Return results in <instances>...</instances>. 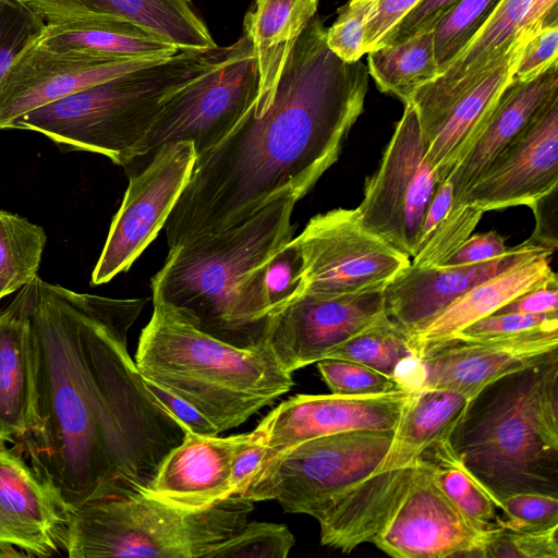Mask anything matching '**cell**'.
Returning <instances> with one entry per match:
<instances>
[{"instance_id":"9a60e30c","label":"cell","mask_w":558,"mask_h":558,"mask_svg":"<svg viewBox=\"0 0 558 558\" xmlns=\"http://www.w3.org/2000/svg\"><path fill=\"white\" fill-rule=\"evenodd\" d=\"M414 392L402 389L372 397H291L255 428L267 445L263 466L286 450L317 437L352 430H396Z\"/></svg>"},{"instance_id":"d590c367","label":"cell","mask_w":558,"mask_h":558,"mask_svg":"<svg viewBox=\"0 0 558 558\" xmlns=\"http://www.w3.org/2000/svg\"><path fill=\"white\" fill-rule=\"evenodd\" d=\"M294 545L287 525L246 522L235 534L206 554L205 558H286Z\"/></svg>"},{"instance_id":"7c38bea8","label":"cell","mask_w":558,"mask_h":558,"mask_svg":"<svg viewBox=\"0 0 558 558\" xmlns=\"http://www.w3.org/2000/svg\"><path fill=\"white\" fill-rule=\"evenodd\" d=\"M197 154L191 142L161 146L130 172L122 204L92 274V286L126 271L156 238L192 174Z\"/></svg>"},{"instance_id":"7402d4cb","label":"cell","mask_w":558,"mask_h":558,"mask_svg":"<svg viewBox=\"0 0 558 558\" xmlns=\"http://www.w3.org/2000/svg\"><path fill=\"white\" fill-rule=\"evenodd\" d=\"M534 34L522 36L504 60L473 87L427 121L418 123L425 157L438 183L448 180L456 166L476 141L501 93L511 82L525 43Z\"/></svg>"},{"instance_id":"83f0119b","label":"cell","mask_w":558,"mask_h":558,"mask_svg":"<svg viewBox=\"0 0 558 558\" xmlns=\"http://www.w3.org/2000/svg\"><path fill=\"white\" fill-rule=\"evenodd\" d=\"M319 0H254L243 21L256 58L258 95L252 107L260 117L270 106L287 60Z\"/></svg>"},{"instance_id":"4dcf8cb0","label":"cell","mask_w":558,"mask_h":558,"mask_svg":"<svg viewBox=\"0 0 558 558\" xmlns=\"http://www.w3.org/2000/svg\"><path fill=\"white\" fill-rule=\"evenodd\" d=\"M367 71L380 92L409 104L418 87L439 75L434 28L368 51Z\"/></svg>"},{"instance_id":"d6986e66","label":"cell","mask_w":558,"mask_h":558,"mask_svg":"<svg viewBox=\"0 0 558 558\" xmlns=\"http://www.w3.org/2000/svg\"><path fill=\"white\" fill-rule=\"evenodd\" d=\"M558 185V97L492 161L460 202L482 211L531 202Z\"/></svg>"},{"instance_id":"44dd1931","label":"cell","mask_w":558,"mask_h":558,"mask_svg":"<svg viewBox=\"0 0 558 558\" xmlns=\"http://www.w3.org/2000/svg\"><path fill=\"white\" fill-rule=\"evenodd\" d=\"M0 440V543L29 557L65 551L70 511L15 447Z\"/></svg>"},{"instance_id":"484cf974","label":"cell","mask_w":558,"mask_h":558,"mask_svg":"<svg viewBox=\"0 0 558 558\" xmlns=\"http://www.w3.org/2000/svg\"><path fill=\"white\" fill-rule=\"evenodd\" d=\"M34 10L45 22L85 15L120 17L150 31L179 49L219 47L192 0H40Z\"/></svg>"},{"instance_id":"e0dca14e","label":"cell","mask_w":558,"mask_h":558,"mask_svg":"<svg viewBox=\"0 0 558 558\" xmlns=\"http://www.w3.org/2000/svg\"><path fill=\"white\" fill-rule=\"evenodd\" d=\"M551 25H558L557 0H502L450 66L414 92L410 104L418 123L473 87L522 36Z\"/></svg>"},{"instance_id":"3957f363","label":"cell","mask_w":558,"mask_h":558,"mask_svg":"<svg viewBox=\"0 0 558 558\" xmlns=\"http://www.w3.org/2000/svg\"><path fill=\"white\" fill-rule=\"evenodd\" d=\"M448 440L497 502L518 493L558 497V352L485 386Z\"/></svg>"},{"instance_id":"7a4b0ae2","label":"cell","mask_w":558,"mask_h":558,"mask_svg":"<svg viewBox=\"0 0 558 558\" xmlns=\"http://www.w3.org/2000/svg\"><path fill=\"white\" fill-rule=\"evenodd\" d=\"M326 31L315 15L269 108L256 117L253 105L218 145L197 156L165 223L169 248L238 226L286 193L299 202L338 160L363 111L369 74L361 60L336 56Z\"/></svg>"},{"instance_id":"f35d334b","label":"cell","mask_w":558,"mask_h":558,"mask_svg":"<svg viewBox=\"0 0 558 558\" xmlns=\"http://www.w3.org/2000/svg\"><path fill=\"white\" fill-rule=\"evenodd\" d=\"M316 363L322 378L335 395L372 397L404 389L396 379L356 362L323 359Z\"/></svg>"},{"instance_id":"9c48e42d","label":"cell","mask_w":558,"mask_h":558,"mask_svg":"<svg viewBox=\"0 0 558 558\" xmlns=\"http://www.w3.org/2000/svg\"><path fill=\"white\" fill-rule=\"evenodd\" d=\"M396 430H352L299 444L266 463L242 497L277 500L286 512L315 517L376 471Z\"/></svg>"},{"instance_id":"30bf717a","label":"cell","mask_w":558,"mask_h":558,"mask_svg":"<svg viewBox=\"0 0 558 558\" xmlns=\"http://www.w3.org/2000/svg\"><path fill=\"white\" fill-rule=\"evenodd\" d=\"M437 185V177L425 157L416 111L409 102L379 168L365 182L363 199L355 208L360 222L397 251L413 257Z\"/></svg>"},{"instance_id":"6da1fadb","label":"cell","mask_w":558,"mask_h":558,"mask_svg":"<svg viewBox=\"0 0 558 558\" xmlns=\"http://www.w3.org/2000/svg\"><path fill=\"white\" fill-rule=\"evenodd\" d=\"M35 425L14 445L70 513L102 495L151 494L186 429L147 388L128 333L147 299L33 279Z\"/></svg>"},{"instance_id":"4316f807","label":"cell","mask_w":558,"mask_h":558,"mask_svg":"<svg viewBox=\"0 0 558 558\" xmlns=\"http://www.w3.org/2000/svg\"><path fill=\"white\" fill-rule=\"evenodd\" d=\"M550 256H539L507 269L473 287L424 327L410 336L416 359L450 341L472 323L494 314L523 292L556 272Z\"/></svg>"},{"instance_id":"b9f144b4","label":"cell","mask_w":558,"mask_h":558,"mask_svg":"<svg viewBox=\"0 0 558 558\" xmlns=\"http://www.w3.org/2000/svg\"><path fill=\"white\" fill-rule=\"evenodd\" d=\"M498 526L538 531L558 525V497L541 493H518L499 499Z\"/></svg>"},{"instance_id":"f1b7e54d","label":"cell","mask_w":558,"mask_h":558,"mask_svg":"<svg viewBox=\"0 0 558 558\" xmlns=\"http://www.w3.org/2000/svg\"><path fill=\"white\" fill-rule=\"evenodd\" d=\"M45 23L37 44L50 50L121 59H165L180 50L165 38L120 17L85 15Z\"/></svg>"},{"instance_id":"ee69618b","label":"cell","mask_w":558,"mask_h":558,"mask_svg":"<svg viewBox=\"0 0 558 558\" xmlns=\"http://www.w3.org/2000/svg\"><path fill=\"white\" fill-rule=\"evenodd\" d=\"M558 63V25L545 26L525 43L512 80H529Z\"/></svg>"},{"instance_id":"7bdbcfd3","label":"cell","mask_w":558,"mask_h":558,"mask_svg":"<svg viewBox=\"0 0 558 558\" xmlns=\"http://www.w3.org/2000/svg\"><path fill=\"white\" fill-rule=\"evenodd\" d=\"M543 330H558V314H492L466 326L448 342L504 339Z\"/></svg>"},{"instance_id":"4fadbf2b","label":"cell","mask_w":558,"mask_h":558,"mask_svg":"<svg viewBox=\"0 0 558 558\" xmlns=\"http://www.w3.org/2000/svg\"><path fill=\"white\" fill-rule=\"evenodd\" d=\"M383 290L327 295L301 293L268 317L264 340L290 374L385 316Z\"/></svg>"},{"instance_id":"ba28073f","label":"cell","mask_w":558,"mask_h":558,"mask_svg":"<svg viewBox=\"0 0 558 558\" xmlns=\"http://www.w3.org/2000/svg\"><path fill=\"white\" fill-rule=\"evenodd\" d=\"M257 95L256 58L242 32L220 62L163 100L123 168L141 169L166 144L191 142L197 156L205 154L236 126Z\"/></svg>"},{"instance_id":"c3c4849f","label":"cell","mask_w":558,"mask_h":558,"mask_svg":"<svg viewBox=\"0 0 558 558\" xmlns=\"http://www.w3.org/2000/svg\"><path fill=\"white\" fill-rule=\"evenodd\" d=\"M558 314V279L555 274L538 286L523 292L494 314Z\"/></svg>"},{"instance_id":"e575fe53","label":"cell","mask_w":558,"mask_h":558,"mask_svg":"<svg viewBox=\"0 0 558 558\" xmlns=\"http://www.w3.org/2000/svg\"><path fill=\"white\" fill-rule=\"evenodd\" d=\"M502 0H459L434 26L439 74L461 54Z\"/></svg>"},{"instance_id":"db71d44e","label":"cell","mask_w":558,"mask_h":558,"mask_svg":"<svg viewBox=\"0 0 558 558\" xmlns=\"http://www.w3.org/2000/svg\"><path fill=\"white\" fill-rule=\"evenodd\" d=\"M12 558V557H29L23 550L19 551L14 548L13 545L10 544H1L0 543V558Z\"/></svg>"},{"instance_id":"9f6ffc18","label":"cell","mask_w":558,"mask_h":558,"mask_svg":"<svg viewBox=\"0 0 558 558\" xmlns=\"http://www.w3.org/2000/svg\"><path fill=\"white\" fill-rule=\"evenodd\" d=\"M3 2V0H0V4Z\"/></svg>"},{"instance_id":"ab89813d","label":"cell","mask_w":558,"mask_h":558,"mask_svg":"<svg viewBox=\"0 0 558 558\" xmlns=\"http://www.w3.org/2000/svg\"><path fill=\"white\" fill-rule=\"evenodd\" d=\"M44 19L32 8L12 0L0 4V82L14 59L41 36Z\"/></svg>"},{"instance_id":"1f68e13d","label":"cell","mask_w":558,"mask_h":558,"mask_svg":"<svg viewBox=\"0 0 558 558\" xmlns=\"http://www.w3.org/2000/svg\"><path fill=\"white\" fill-rule=\"evenodd\" d=\"M421 457L441 492L477 530L485 533L498 526L497 500L459 460L448 438L430 445Z\"/></svg>"},{"instance_id":"d4e9b609","label":"cell","mask_w":558,"mask_h":558,"mask_svg":"<svg viewBox=\"0 0 558 558\" xmlns=\"http://www.w3.org/2000/svg\"><path fill=\"white\" fill-rule=\"evenodd\" d=\"M33 291L31 280L0 310V440L14 445L35 425Z\"/></svg>"},{"instance_id":"277c9868","label":"cell","mask_w":558,"mask_h":558,"mask_svg":"<svg viewBox=\"0 0 558 558\" xmlns=\"http://www.w3.org/2000/svg\"><path fill=\"white\" fill-rule=\"evenodd\" d=\"M135 363L144 379L190 403L219 433L241 425L294 384L265 340L232 345L163 303H154Z\"/></svg>"},{"instance_id":"816d5d0a","label":"cell","mask_w":558,"mask_h":558,"mask_svg":"<svg viewBox=\"0 0 558 558\" xmlns=\"http://www.w3.org/2000/svg\"><path fill=\"white\" fill-rule=\"evenodd\" d=\"M145 380L147 388L157 400L177 418L186 430L199 435H218L217 427L190 403L183 401L160 386Z\"/></svg>"},{"instance_id":"836d02e7","label":"cell","mask_w":558,"mask_h":558,"mask_svg":"<svg viewBox=\"0 0 558 558\" xmlns=\"http://www.w3.org/2000/svg\"><path fill=\"white\" fill-rule=\"evenodd\" d=\"M415 357L410 337L385 315L324 359L356 362L397 380L401 367Z\"/></svg>"},{"instance_id":"681fc988","label":"cell","mask_w":558,"mask_h":558,"mask_svg":"<svg viewBox=\"0 0 558 558\" xmlns=\"http://www.w3.org/2000/svg\"><path fill=\"white\" fill-rule=\"evenodd\" d=\"M527 206L535 217L534 231L527 240L555 252L558 246V185Z\"/></svg>"},{"instance_id":"5b68a950","label":"cell","mask_w":558,"mask_h":558,"mask_svg":"<svg viewBox=\"0 0 558 558\" xmlns=\"http://www.w3.org/2000/svg\"><path fill=\"white\" fill-rule=\"evenodd\" d=\"M298 199L286 193L244 222L169 248L151 278L154 303L173 307L199 330L240 348L264 341L245 316L241 288L253 268L293 239Z\"/></svg>"},{"instance_id":"8992f818","label":"cell","mask_w":558,"mask_h":558,"mask_svg":"<svg viewBox=\"0 0 558 558\" xmlns=\"http://www.w3.org/2000/svg\"><path fill=\"white\" fill-rule=\"evenodd\" d=\"M228 49H180L171 57L31 110L7 129L36 131L62 151L96 153L123 167L163 100L220 62Z\"/></svg>"},{"instance_id":"f6af8a7d","label":"cell","mask_w":558,"mask_h":558,"mask_svg":"<svg viewBox=\"0 0 558 558\" xmlns=\"http://www.w3.org/2000/svg\"><path fill=\"white\" fill-rule=\"evenodd\" d=\"M267 445L257 430L251 432L250 438L235 453L231 474V497H243L257 480L266 454Z\"/></svg>"},{"instance_id":"bcb514c9","label":"cell","mask_w":558,"mask_h":558,"mask_svg":"<svg viewBox=\"0 0 558 558\" xmlns=\"http://www.w3.org/2000/svg\"><path fill=\"white\" fill-rule=\"evenodd\" d=\"M458 1L422 0L384 37L378 47L399 44L417 33L434 28L441 16Z\"/></svg>"},{"instance_id":"52a82bcc","label":"cell","mask_w":558,"mask_h":558,"mask_svg":"<svg viewBox=\"0 0 558 558\" xmlns=\"http://www.w3.org/2000/svg\"><path fill=\"white\" fill-rule=\"evenodd\" d=\"M253 502L232 496L189 508L153 494L102 495L70 513L65 553L70 558H205L235 534Z\"/></svg>"},{"instance_id":"74e56055","label":"cell","mask_w":558,"mask_h":558,"mask_svg":"<svg viewBox=\"0 0 558 558\" xmlns=\"http://www.w3.org/2000/svg\"><path fill=\"white\" fill-rule=\"evenodd\" d=\"M484 211L463 204L451 208L429 239L412 257L411 265L417 267L441 266L472 235Z\"/></svg>"},{"instance_id":"603a6c76","label":"cell","mask_w":558,"mask_h":558,"mask_svg":"<svg viewBox=\"0 0 558 558\" xmlns=\"http://www.w3.org/2000/svg\"><path fill=\"white\" fill-rule=\"evenodd\" d=\"M251 433L218 437L186 430L162 460L151 494L189 508H203L231 497L235 453Z\"/></svg>"},{"instance_id":"8fae6325","label":"cell","mask_w":558,"mask_h":558,"mask_svg":"<svg viewBox=\"0 0 558 558\" xmlns=\"http://www.w3.org/2000/svg\"><path fill=\"white\" fill-rule=\"evenodd\" d=\"M293 239L303 259L301 293L384 290L411 263L408 255L365 230L355 208L318 214Z\"/></svg>"},{"instance_id":"d6a6232c","label":"cell","mask_w":558,"mask_h":558,"mask_svg":"<svg viewBox=\"0 0 558 558\" xmlns=\"http://www.w3.org/2000/svg\"><path fill=\"white\" fill-rule=\"evenodd\" d=\"M46 240L40 226L0 210V300L21 290L37 275Z\"/></svg>"},{"instance_id":"7dc6e473","label":"cell","mask_w":558,"mask_h":558,"mask_svg":"<svg viewBox=\"0 0 558 558\" xmlns=\"http://www.w3.org/2000/svg\"><path fill=\"white\" fill-rule=\"evenodd\" d=\"M421 1L379 0L365 29V53L377 48L384 37Z\"/></svg>"},{"instance_id":"11a10c76","label":"cell","mask_w":558,"mask_h":558,"mask_svg":"<svg viewBox=\"0 0 558 558\" xmlns=\"http://www.w3.org/2000/svg\"><path fill=\"white\" fill-rule=\"evenodd\" d=\"M12 1L19 2V3L24 4V5H27V7H29V8H32L34 10L35 7L37 5V3L40 0H12Z\"/></svg>"},{"instance_id":"8d00e7d4","label":"cell","mask_w":558,"mask_h":558,"mask_svg":"<svg viewBox=\"0 0 558 558\" xmlns=\"http://www.w3.org/2000/svg\"><path fill=\"white\" fill-rule=\"evenodd\" d=\"M558 525L538 531L497 526L484 533L474 557L558 558Z\"/></svg>"},{"instance_id":"60d3db41","label":"cell","mask_w":558,"mask_h":558,"mask_svg":"<svg viewBox=\"0 0 558 558\" xmlns=\"http://www.w3.org/2000/svg\"><path fill=\"white\" fill-rule=\"evenodd\" d=\"M379 0H348L338 10V16L326 31L329 49L347 62L361 60L365 29Z\"/></svg>"},{"instance_id":"f907efd6","label":"cell","mask_w":558,"mask_h":558,"mask_svg":"<svg viewBox=\"0 0 558 558\" xmlns=\"http://www.w3.org/2000/svg\"><path fill=\"white\" fill-rule=\"evenodd\" d=\"M508 251L505 239L497 231L478 233L466 239L444 265L456 266L483 263L500 257Z\"/></svg>"},{"instance_id":"f5cc1de1","label":"cell","mask_w":558,"mask_h":558,"mask_svg":"<svg viewBox=\"0 0 558 558\" xmlns=\"http://www.w3.org/2000/svg\"><path fill=\"white\" fill-rule=\"evenodd\" d=\"M452 202L453 192L451 182L446 180L438 183L423 219L418 235L417 251L446 218L451 209Z\"/></svg>"},{"instance_id":"2e32d148","label":"cell","mask_w":558,"mask_h":558,"mask_svg":"<svg viewBox=\"0 0 558 558\" xmlns=\"http://www.w3.org/2000/svg\"><path fill=\"white\" fill-rule=\"evenodd\" d=\"M483 535L441 492L420 456L407 493L372 544L396 558L474 557Z\"/></svg>"},{"instance_id":"ffe728a7","label":"cell","mask_w":558,"mask_h":558,"mask_svg":"<svg viewBox=\"0 0 558 558\" xmlns=\"http://www.w3.org/2000/svg\"><path fill=\"white\" fill-rule=\"evenodd\" d=\"M553 250L529 240L495 259L456 266L403 268L383 290L386 316L409 337L478 283Z\"/></svg>"},{"instance_id":"5bb4252c","label":"cell","mask_w":558,"mask_h":558,"mask_svg":"<svg viewBox=\"0 0 558 558\" xmlns=\"http://www.w3.org/2000/svg\"><path fill=\"white\" fill-rule=\"evenodd\" d=\"M557 349L558 330L451 341L407 362L397 380L407 390L442 389L470 400L494 380L532 366Z\"/></svg>"},{"instance_id":"f546056e","label":"cell","mask_w":558,"mask_h":558,"mask_svg":"<svg viewBox=\"0 0 558 558\" xmlns=\"http://www.w3.org/2000/svg\"><path fill=\"white\" fill-rule=\"evenodd\" d=\"M469 399L442 389H418L400 421L390 449L375 472L414 464L430 445L449 437Z\"/></svg>"},{"instance_id":"cb8c5ba5","label":"cell","mask_w":558,"mask_h":558,"mask_svg":"<svg viewBox=\"0 0 558 558\" xmlns=\"http://www.w3.org/2000/svg\"><path fill=\"white\" fill-rule=\"evenodd\" d=\"M558 97V63L529 80H511L476 141L448 178L456 206L492 161Z\"/></svg>"},{"instance_id":"ac0fdd59","label":"cell","mask_w":558,"mask_h":558,"mask_svg":"<svg viewBox=\"0 0 558 558\" xmlns=\"http://www.w3.org/2000/svg\"><path fill=\"white\" fill-rule=\"evenodd\" d=\"M160 60L50 50L36 40L0 82V129L38 107Z\"/></svg>"}]
</instances>
